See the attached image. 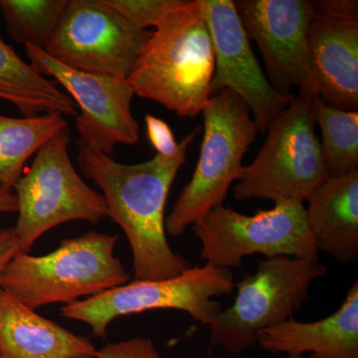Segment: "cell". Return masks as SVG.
Returning a JSON list of instances; mask_svg holds the SVG:
<instances>
[{
    "label": "cell",
    "instance_id": "1",
    "mask_svg": "<svg viewBox=\"0 0 358 358\" xmlns=\"http://www.w3.org/2000/svg\"><path fill=\"white\" fill-rule=\"evenodd\" d=\"M193 129L173 157L157 155L141 164H122L79 143L78 164L103 192L108 217L124 231L134 259V280L157 281L182 274L192 264L176 253L166 239L164 211L174 179L186 162Z\"/></svg>",
    "mask_w": 358,
    "mask_h": 358
},
{
    "label": "cell",
    "instance_id": "2",
    "mask_svg": "<svg viewBox=\"0 0 358 358\" xmlns=\"http://www.w3.org/2000/svg\"><path fill=\"white\" fill-rule=\"evenodd\" d=\"M214 70L203 1L178 0L155 26L128 80L136 95L192 119L210 101Z\"/></svg>",
    "mask_w": 358,
    "mask_h": 358
},
{
    "label": "cell",
    "instance_id": "3",
    "mask_svg": "<svg viewBox=\"0 0 358 358\" xmlns=\"http://www.w3.org/2000/svg\"><path fill=\"white\" fill-rule=\"evenodd\" d=\"M119 236L90 231L68 238L44 256L20 251L7 264L0 288L32 310L51 303L72 305L126 285L129 275L115 247Z\"/></svg>",
    "mask_w": 358,
    "mask_h": 358
},
{
    "label": "cell",
    "instance_id": "4",
    "mask_svg": "<svg viewBox=\"0 0 358 358\" xmlns=\"http://www.w3.org/2000/svg\"><path fill=\"white\" fill-rule=\"evenodd\" d=\"M315 127L313 96L294 95L268 124L256 159L242 169L234 199L307 201L329 178Z\"/></svg>",
    "mask_w": 358,
    "mask_h": 358
},
{
    "label": "cell",
    "instance_id": "5",
    "mask_svg": "<svg viewBox=\"0 0 358 358\" xmlns=\"http://www.w3.org/2000/svg\"><path fill=\"white\" fill-rule=\"evenodd\" d=\"M202 115L204 136L199 162L164 222L166 232L173 237L182 236L207 212L223 204L259 134L248 106L230 90L211 96Z\"/></svg>",
    "mask_w": 358,
    "mask_h": 358
},
{
    "label": "cell",
    "instance_id": "6",
    "mask_svg": "<svg viewBox=\"0 0 358 358\" xmlns=\"http://www.w3.org/2000/svg\"><path fill=\"white\" fill-rule=\"evenodd\" d=\"M70 141L67 127L40 148L14 186L18 213L14 229L25 253L56 226L70 221L96 224L108 217L103 194L85 182L71 162Z\"/></svg>",
    "mask_w": 358,
    "mask_h": 358
},
{
    "label": "cell",
    "instance_id": "7",
    "mask_svg": "<svg viewBox=\"0 0 358 358\" xmlns=\"http://www.w3.org/2000/svg\"><path fill=\"white\" fill-rule=\"evenodd\" d=\"M326 274V266L305 259L258 261L254 274L235 282L233 305L209 324L211 345L235 355L253 348L259 331L293 317L308 301L313 282Z\"/></svg>",
    "mask_w": 358,
    "mask_h": 358
},
{
    "label": "cell",
    "instance_id": "8",
    "mask_svg": "<svg viewBox=\"0 0 358 358\" xmlns=\"http://www.w3.org/2000/svg\"><path fill=\"white\" fill-rule=\"evenodd\" d=\"M192 230L201 242V260L213 267L240 268L245 257L256 254L319 262L301 202H281L251 216L220 204L193 224Z\"/></svg>",
    "mask_w": 358,
    "mask_h": 358
},
{
    "label": "cell",
    "instance_id": "9",
    "mask_svg": "<svg viewBox=\"0 0 358 358\" xmlns=\"http://www.w3.org/2000/svg\"><path fill=\"white\" fill-rule=\"evenodd\" d=\"M234 288L232 271L205 264L187 268L171 279L134 280L98 296L64 306L60 315L88 324L94 336L103 339L107 338L112 320L147 310H183L200 324L209 326L222 310L216 296L230 294Z\"/></svg>",
    "mask_w": 358,
    "mask_h": 358
},
{
    "label": "cell",
    "instance_id": "10",
    "mask_svg": "<svg viewBox=\"0 0 358 358\" xmlns=\"http://www.w3.org/2000/svg\"><path fill=\"white\" fill-rule=\"evenodd\" d=\"M152 34L106 0H68L44 51L68 67L128 80Z\"/></svg>",
    "mask_w": 358,
    "mask_h": 358
},
{
    "label": "cell",
    "instance_id": "11",
    "mask_svg": "<svg viewBox=\"0 0 358 358\" xmlns=\"http://www.w3.org/2000/svg\"><path fill=\"white\" fill-rule=\"evenodd\" d=\"M30 65L41 76L64 87L81 114L76 115L80 143L110 155L117 145H136L140 128L131 112L134 90L129 80L68 67L42 49L26 46Z\"/></svg>",
    "mask_w": 358,
    "mask_h": 358
},
{
    "label": "cell",
    "instance_id": "12",
    "mask_svg": "<svg viewBox=\"0 0 358 358\" xmlns=\"http://www.w3.org/2000/svg\"><path fill=\"white\" fill-rule=\"evenodd\" d=\"M215 52L211 96L224 90L237 94L248 106L259 134L282 112L294 94H282L271 85L252 50L250 39L232 0H202Z\"/></svg>",
    "mask_w": 358,
    "mask_h": 358
},
{
    "label": "cell",
    "instance_id": "13",
    "mask_svg": "<svg viewBox=\"0 0 358 358\" xmlns=\"http://www.w3.org/2000/svg\"><path fill=\"white\" fill-rule=\"evenodd\" d=\"M238 16L249 39L262 54L268 81L278 92L292 94L307 74L310 0H236Z\"/></svg>",
    "mask_w": 358,
    "mask_h": 358
},
{
    "label": "cell",
    "instance_id": "14",
    "mask_svg": "<svg viewBox=\"0 0 358 358\" xmlns=\"http://www.w3.org/2000/svg\"><path fill=\"white\" fill-rule=\"evenodd\" d=\"M298 91L336 109L358 110V18L313 8L307 74Z\"/></svg>",
    "mask_w": 358,
    "mask_h": 358
},
{
    "label": "cell",
    "instance_id": "15",
    "mask_svg": "<svg viewBox=\"0 0 358 358\" xmlns=\"http://www.w3.org/2000/svg\"><path fill=\"white\" fill-rule=\"evenodd\" d=\"M266 352L308 358H358V282L333 315L313 322L293 317L262 329L257 343Z\"/></svg>",
    "mask_w": 358,
    "mask_h": 358
},
{
    "label": "cell",
    "instance_id": "16",
    "mask_svg": "<svg viewBox=\"0 0 358 358\" xmlns=\"http://www.w3.org/2000/svg\"><path fill=\"white\" fill-rule=\"evenodd\" d=\"M98 350L0 288L1 358H96Z\"/></svg>",
    "mask_w": 358,
    "mask_h": 358
},
{
    "label": "cell",
    "instance_id": "17",
    "mask_svg": "<svg viewBox=\"0 0 358 358\" xmlns=\"http://www.w3.org/2000/svg\"><path fill=\"white\" fill-rule=\"evenodd\" d=\"M308 227L319 252L345 265L358 259V169L329 178L308 197Z\"/></svg>",
    "mask_w": 358,
    "mask_h": 358
},
{
    "label": "cell",
    "instance_id": "18",
    "mask_svg": "<svg viewBox=\"0 0 358 358\" xmlns=\"http://www.w3.org/2000/svg\"><path fill=\"white\" fill-rule=\"evenodd\" d=\"M0 100L13 103L24 117L59 113L77 115L70 96L38 74L0 36Z\"/></svg>",
    "mask_w": 358,
    "mask_h": 358
},
{
    "label": "cell",
    "instance_id": "19",
    "mask_svg": "<svg viewBox=\"0 0 358 358\" xmlns=\"http://www.w3.org/2000/svg\"><path fill=\"white\" fill-rule=\"evenodd\" d=\"M67 127L64 115L59 113L18 119L0 115V185L13 190L23 176L26 162Z\"/></svg>",
    "mask_w": 358,
    "mask_h": 358
},
{
    "label": "cell",
    "instance_id": "20",
    "mask_svg": "<svg viewBox=\"0 0 358 358\" xmlns=\"http://www.w3.org/2000/svg\"><path fill=\"white\" fill-rule=\"evenodd\" d=\"M313 113L322 131L320 150L329 178L357 171V110L336 109L313 96Z\"/></svg>",
    "mask_w": 358,
    "mask_h": 358
},
{
    "label": "cell",
    "instance_id": "21",
    "mask_svg": "<svg viewBox=\"0 0 358 358\" xmlns=\"http://www.w3.org/2000/svg\"><path fill=\"white\" fill-rule=\"evenodd\" d=\"M68 0H0L9 37L18 44L45 50Z\"/></svg>",
    "mask_w": 358,
    "mask_h": 358
},
{
    "label": "cell",
    "instance_id": "22",
    "mask_svg": "<svg viewBox=\"0 0 358 358\" xmlns=\"http://www.w3.org/2000/svg\"><path fill=\"white\" fill-rule=\"evenodd\" d=\"M134 27L148 30L157 26L178 0H106Z\"/></svg>",
    "mask_w": 358,
    "mask_h": 358
},
{
    "label": "cell",
    "instance_id": "23",
    "mask_svg": "<svg viewBox=\"0 0 358 358\" xmlns=\"http://www.w3.org/2000/svg\"><path fill=\"white\" fill-rule=\"evenodd\" d=\"M96 358H160L150 338H134L109 343L96 352Z\"/></svg>",
    "mask_w": 358,
    "mask_h": 358
},
{
    "label": "cell",
    "instance_id": "24",
    "mask_svg": "<svg viewBox=\"0 0 358 358\" xmlns=\"http://www.w3.org/2000/svg\"><path fill=\"white\" fill-rule=\"evenodd\" d=\"M145 121L148 138L157 155L164 157H173L176 155L179 143H176L173 129L167 122L150 114L145 115Z\"/></svg>",
    "mask_w": 358,
    "mask_h": 358
},
{
    "label": "cell",
    "instance_id": "25",
    "mask_svg": "<svg viewBox=\"0 0 358 358\" xmlns=\"http://www.w3.org/2000/svg\"><path fill=\"white\" fill-rule=\"evenodd\" d=\"M313 8L331 15L341 17L358 18V2L357 0H315Z\"/></svg>",
    "mask_w": 358,
    "mask_h": 358
},
{
    "label": "cell",
    "instance_id": "26",
    "mask_svg": "<svg viewBox=\"0 0 358 358\" xmlns=\"http://www.w3.org/2000/svg\"><path fill=\"white\" fill-rule=\"evenodd\" d=\"M20 251V242L14 227L0 229V277L7 264Z\"/></svg>",
    "mask_w": 358,
    "mask_h": 358
},
{
    "label": "cell",
    "instance_id": "27",
    "mask_svg": "<svg viewBox=\"0 0 358 358\" xmlns=\"http://www.w3.org/2000/svg\"><path fill=\"white\" fill-rule=\"evenodd\" d=\"M17 212V200L13 190L0 185V213Z\"/></svg>",
    "mask_w": 358,
    "mask_h": 358
},
{
    "label": "cell",
    "instance_id": "28",
    "mask_svg": "<svg viewBox=\"0 0 358 358\" xmlns=\"http://www.w3.org/2000/svg\"><path fill=\"white\" fill-rule=\"evenodd\" d=\"M287 358H303V357H288Z\"/></svg>",
    "mask_w": 358,
    "mask_h": 358
},
{
    "label": "cell",
    "instance_id": "29",
    "mask_svg": "<svg viewBox=\"0 0 358 358\" xmlns=\"http://www.w3.org/2000/svg\"><path fill=\"white\" fill-rule=\"evenodd\" d=\"M0 358H1V357H0Z\"/></svg>",
    "mask_w": 358,
    "mask_h": 358
}]
</instances>
